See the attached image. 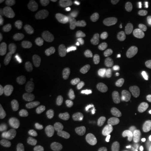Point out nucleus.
Returning <instances> with one entry per match:
<instances>
[{
	"mask_svg": "<svg viewBox=\"0 0 151 151\" xmlns=\"http://www.w3.org/2000/svg\"><path fill=\"white\" fill-rule=\"evenodd\" d=\"M6 24L11 29L21 30L25 26L22 16L16 11H10L5 15Z\"/></svg>",
	"mask_w": 151,
	"mask_h": 151,
	"instance_id": "obj_1",
	"label": "nucleus"
},
{
	"mask_svg": "<svg viewBox=\"0 0 151 151\" xmlns=\"http://www.w3.org/2000/svg\"><path fill=\"white\" fill-rule=\"evenodd\" d=\"M69 60L71 65L78 70H87L90 66V60L81 52L76 51L72 52Z\"/></svg>",
	"mask_w": 151,
	"mask_h": 151,
	"instance_id": "obj_2",
	"label": "nucleus"
},
{
	"mask_svg": "<svg viewBox=\"0 0 151 151\" xmlns=\"http://www.w3.org/2000/svg\"><path fill=\"white\" fill-rule=\"evenodd\" d=\"M81 20L78 17L72 16L65 18L59 24V29L62 32H70L80 27Z\"/></svg>",
	"mask_w": 151,
	"mask_h": 151,
	"instance_id": "obj_3",
	"label": "nucleus"
},
{
	"mask_svg": "<svg viewBox=\"0 0 151 151\" xmlns=\"http://www.w3.org/2000/svg\"><path fill=\"white\" fill-rule=\"evenodd\" d=\"M92 29L98 37L104 39H111L115 35L113 27L101 22H96L92 24Z\"/></svg>",
	"mask_w": 151,
	"mask_h": 151,
	"instance_id": "obj_4",
	"label": "nucleus"
},
{
	"mask_svg": "<svg viewBox=\"0 0 151 151\" xmlns=\"http://www.w3.org/2000/svg\"><path fill=\"white\" fill-rule=\"evenodd\" d=\"M46 13L50 18L59 19L63 16L64 8L59 1L52 0L46 7Z\"/></svg>",
	"mask_w": 151,
	"mask_h": 151,
	"instance_id": "obj_5",
	"label": "nucleus"
},
{
	"mask_svg": "<svg viewBox=\"0 0 151 151\" xmlns=\"http://www.w3.org/2000/svg\"><path fill=\"white\" fill-rule=\"evenodd\" d=\"M97 86L100 94H104V95L108 94L112 88L111 81L108 76L105 73L100 75L97 79Z\"/></svg>",
	"mask_w": 151,
	"mask_h": 151,
	"instance_id": "obj_6",
	"label": "nucleus"
},
{
	"mask_svg": "<svg viewBox=\"0 0 151 151\" xmlns=\"http://www.w3.org/2000/svg\"><path fill=\"white\" fill-rule=\"evenodd\" d=\"M54 99L55 106L58 111H60V112H64V111L67 110L69 99H68L67 95L65 92L62 91H57L55 93Z\"/></svg>",
	"mask_w": 151,
	"mask_h": 151,
	"instance_id": "obj_7",
	"label": "nucleus"
},
{
	"mask_svg": "<svg viewBox=\"0 0 151 151\" xmlns=\"http://www.w3.org/2000/svg\"><path fill=\"white\" fill-rule=\"evenodd\" d=\"M121 6L120 2L118 0H100L99 7L100 10L104 13H109L120 9Z\"/></svg>",
	"mask_w": 151,
	"mask_h": 151,
	"instance_id": "obj_8",
	"label": "nucleus"
},
{
	"mask_svg": "<svg viewBox=\"0 0 151 151\" xmlns=\"http://www.w3.org/2000/svg\"><path fill=\"white\" fill-rule=\"evenodd\" d=\"M11 74L9 71H4L0 76V92H8L11 88Z\"/></svg>",
	"mask_w": 151,
	"mask_h": 151,
	"instance_id": "obj_9",
	"label": "nucleus"
},
{
	"mask_svg": "<svg viewBox=\"0 0 151 151\" xmlns=\"http://www.w3.org/2000/svg\"><path fill=\"white\" fill-rule=\"evenodd\" d=\"M117 120V115L115 113H109L106 116H105L104 118V128L106 132L108 133H111L115 129L116 127Z\"/></svg>",
	"mask_w": 151,
	"mask_h": 151,
	"instance_id": "obj_10",
	"label": "nucleus"
},
{
	"mask_svg": "<svg viewBox=\"0 0 151 151\" xmlns=\"http://www.w3.org/2000/svg\"><path fill=\"white\" fill-rule=\"evenodd\" d=\"M57 148V139L53 135H48L45 138L43 142V151H55Z\"/></svg>",
	"mask_w": 151,
	"mask_h": 151,
	"instance_id": "obj_11",
	"label": "nucleus"
},
{
	"mask_svg": "<svg viewBox=\"0 0 151 151\" xmlns=\"http://www.w3.org/2000/svg\"><path fill=\"white\" fill-rule=\"evenodd\" d=\"M40 48L43 53L49 58H52L57 54V49L53 44L49 41H43L41 43Z\"/></svg>",
	"mask_w": 151,
	"mask_h": 151,
	"instance_id": "obj_12",
	"label": "nucleus"
},
{
	"mask_svg": "<svg viewBox=\"0 0 151 151\" xmlns=\"http://www.w3.org/2000/svg\"><path fill=\"white\" fill-rule=\"evenodd\" d=\"M116 46L117 48L120 50L125 48L127 44V32L124 30H118L116 33Z\"/></svg>",
	"mask_w": 151,
	"mask_h": 151,
	"instance_id": "obj_13",
	"label": "nucleus"
},
{
	"mask_svg": "<svg viewBox=\"0 0 151 151\" xmlns=\"http://www.w3.org/2000/svg\"><path fill=\"white\" fill-rule=\"evenodd\" d=\"M20 89L18 87H14L13 90H11L6 101V106L9 109H12L15 106L18 99L19 95H20Z\"/></svg>",
	"mask_w": 151,
	"mask_h": 151,
	"instance_id": "obj_14",
	"label": "nucleus"
},
{
	"mask_svg": "<svg viewBox=\"0 0 151 151\" xmlns=\"http://www.w3.org/2000/svg\"><path fill=\"white\" fill-rule=\"evenodd\" d=\"M92 86V82L91 79L89 78H86L82 81H78L75 85V89L78 93H83L84 92L90 90Z\"/></svg>",
	"mask_w": 151,
	"mask_h": 151,
	"instance_id": "obj_15",
	"label": "nucleus"
},
{
	"mask_svg": "<svg viewBox=\"0 0 151 151\" xmlns=\"http://www.w3.org/2000/svg\"><path fill=\"white\" fill-rule=\"evenodd\" d=\"M28 137L31 140L37 141L42 138L43 135V130L40 126H35L31 127L27 132Z\"/></svg>",
	"mask_w": 151,
	"mask_h": 151,
	"instance_id": "obj_16",
	"label": "nucleus"
},
{
	"mask_svg": "<svg viewBox=\"0 0 151 151\" xmlns=\"http://www.w3.org/2000/svg\"><path fill=\"white\" fill-rule=\"evenodd\" d=\"M36 76L41 81H50L53 78V72L49 69L39 68L36 71Z\"/></svg>",
	"mask_w": 151,
	"mask_h": 151,
	"instance_id": "obj_17",
	"label": "nucleus"
},
{
	"mask_svg": "<svg viewBox=\"0 0 151 151\" xmlns=\"http://www.w3.org/2000/svg\"><path fill=\"white\" fill-rule=\"evenodd\" d=\"M14 81L15 84H16V87H18V88H20V90H23L26 86H27L28 81L27 75L23 72L17 73L15 75Z\"/></svg>",
	"mask_w": 151,
	"mask_h": 151,
	"instance_id": "obj_18",
	"label": "nucleus"
},
{
	"mask_svg": "<svg viewBox=\"0 0 151 151\" xmlns=\"http://www.w3.org/2000/svg\"><path fill=\"white\" fill-rule=\"evenodd\" d=\"M41 59L37 55H28L24 58L22 61V65L24 67L32 68L40 63Z\"/></svg>",
	"mask_w": 151,
	"mask_h": 151,
	"instance_id": "obj_19",
	"label": "nucleus"
},
{
	"mask_svg": "<svg viewBox=\"0 0 151 151\" xmlns=\"http://www.w3.org/2000/svg\"><path fill=\"white\" fill-rule=\"evenodd\" d=\"M41 112L43 116L47 120H52L55 117V111L51 104L46 102L44 103L41 107Z\"/></svg>",
	"mask_w": 151,
	"mask_h": 151,
	"instance_id": "obj_20",
	"label": "nucleus"
},
{
	"mask_svg": "<svg viewBox=\"0 0 151 151\" xmlns=\"http://www.w3.org/2000/svg\"><path fill=\"white\" fill-rule=\"evenodd\" d=\"M150 114V109L149 108H143L141 109L140 111H138L137 113H135V115L134 116L133 118L136 122H139V123H141L143 122L147 118H148V116Z\"/></svg>",
	"mask_w": 151,
	"mask_h": 151,
	"instance_id": "obj_21",
	"label": "nucleus"
},
{
	"mask_svg": "<svg viewBox=\"0 0 151 151\" xmlns=\"http://www.w3.org/2000/svg\"><path fill=\"white\" fill-rule=\"evenodd\" d=\"M59 71L60 74L63 76L68 77L72 74L73 67L72 65H70L68 62H63L59 67Z\"/></svg>",
	"mask_w": 151,
	"mask_h": 151,
	"instance_id": "obj_22",
	"label": "nucleus"
},
{
	"mask_svg": "<svg viewBox=\"0 0 151 151\" xmlns=\"http://www.w3.org/2000/svg\"><path fill=\"white\" fill-rule=\"evenodd\" d=\"M144 41V39L142 35L140 34H137V35H130L127 37V43L128 44H134V45H141L142 44Z\"/></svg>",
	"mask_w": 151,
	"mask_h": 151,
	"instance_id": "obj_23",
	"label": "nucleus"
},
{
	"mask_svg": "<svg viewBox=\"0 0 151 151\" xmlns=\"http://www.w3.org/2000/svg\"><path fill=\"white\" fill-rule=\"evenodd\" d=\"M19 48V41L16 39L9 41L5 45L4 49L8 53H14Z\"/></svg>",
	"mask_w": 151,
	"mask_h": 151,
	"instance_id": "obj_24",
	"label": "nucleus"
},
{
	"mask_svg": "<svg viewBox=\"0 0 151 151\" xmlns=\"http://www.w3.org/2000/svg\"><path fill=\"white\" fill-rule=\"evenodd\" d=\"M126 59H127V62H129V63H137V62L142 61L143 58L137 52L129 51L128 52Z\"/></svg>",
	"mask_w": 151,
	"mask_h": 151,
	"instance_id": "obj_25",
	"label": "nucleus"
},
{
	"mask_svg": "<svg viewBox=\"0 0 151 151\" xmlns=\"http://www.w3.org/2000/svg\"><path fill=\"white\" fill-rule=\"evenodd\" d=\"M26 5V1L24 0H11L9 1V6L13 11H18L23 9Z\"/></svg>",
	"mask_w": 151,
	"mask_h": 151,
	"instance_id": "obj_26",
	"label": "nucleus"
},
{
	"mask_svg": "<svg viewBox=\"0 0 151 151\" xmlns=\"http://www.w3.org/2000/svg\"><path fill=\"white\" fill-rule=\"evenodd\" d=\"M37 41H38L37 37L35 35H34V34L28 35L27 37H25V39H24L25 44L32 49H34L36 46H37Z\"/></svg>",
	"mask_w": 151,
	"mask_h": 151,
	"instance_id": "obj_27",
	"label": "nucleus"
},
{
	"mask_svg": "<svg viewBox=\"0 0 151 151\" xmlns=\"http://www.w3.org/2000/svg\"><path fill=\"white\" fill-rule=\"evenodd\" d=\"M134 137V132L132 130H125V131L120 132L118 135L119 141L122 142H125L128 140H130Z\"/></svg>",
	"mask_w": 151,
	"mask_h": 151,
	"instance_id": "obj_28",
	"label": "nucleus"
},
{
	"mask_svg": "<svg viewBox=\"0 0 151 151\" xmlns=\"http://www.w3.org/2000/svg\"><path fill=\"white\" fill-rule=\"evenodd\" d=\"M7 151H22V146L18 141H11L6 146Z\"/></svg>",
	"mask_w": 151,
	"mask_h": 151,
	"instance_id": "obj_29",
	"label": "nucleus"
},
{
	"mask_svg": "<svg viewBox=\"0 0 151 151\" xmlns=\"http://www.w3.org/2000/svg\"><path fill=\"white\" fill-rule=\"evenodd\" d=\"M67 3L69 9L73 11L78 10L83 5V1L81 0H67Z\"/></svg>",
	"mask_w": 151,
	"mask_h": 151,
	"instance_id": "obj_30",
	"label": "nucleus"
},
{
	"mask_svg": "<svg viewBox=\"0 0 151 151\" xmlns=\"http://www.w3.org/2000/svg\"><path fill=\"white\" fill-rule=\"evenodd\" d=\"M141 141V139L139 136H134L133 137L130 139L129 143H128V147L129 149H134L137 147L138 145L140 143Z\"/></svg>",
	"mask_w": 151,
	"mask_h": 151,
	"instance_id": "obj_31",
	"label": "nucleus"
},
{
	"mask_svg": "<svg viewBox=\"0 0 151 151\" xmlns=\"http://www.w3.org/2000/svg\"><path fill=\"white\" fill-rule=\"evenodd\" d=\"M128 82V80L125 77H118V78L113 79L111 81V86L112 88H115V87L118 86V85H123L127 83Z\"/></svg>",
	"mask_w": 151,
	"mask_h": 151,
	"instance_id": "obj_32",
	"label": "nucleus"
},
{
	"mask_svg": "<svg viewBox=\"0 0 151 151\" xmlns=\"http://www.w3.org/2000/svg\"><path fill=\"white\" fill-rule=\"evenodd\" d=\"M141 92L145 96H151V84L145 83L141 87Z\"/></svg>",
	"mask_w": 151,
	"mask_h": 151,
	"instance_id": "obj_33",
	"label": "nucleus"
},
{
	"mask_svg": "<svg viewBox=\"0 0 151 151\" xmlns=\"http://www.w3.org/2000/svg\"><path fill=\"white\" fill-rule=\"evenodd\" d=\"M24 96H25L27 99L29 101V102L32 105H35L37 103V99H36L35 96H34V94H32V92L30 91V90H27V91L25 92V94H24Z\"/></svg>",
	"mask_w": 151,
	"mask_h": 151,
	"instance_id": "obj_34",
	"label": "nucleus"
},
{
	"mask_svg": "<svg viewBox=\"0 0 151 151\" xmlns=\"http://www.w3.org/2000/svg\"><path fill=\"white\" fill-rule=\"evenodd\" d=\"M130 23V21L128 19H122V20H120V21L118 22L117 23V25H118V27H120L122 30H124L129 27Z\"/></svg>",
	"mask_w": 151,
	"mask_h": 151,
	"instance_id": "obj_35",
	"label": "nucleus"
},
{
	"mask_svg": "<svg viewBox=\"0 0 151 151\" xmlns=\"http://www.w3.org/2000/svg\"><path fill=\"white\" fill-rule=\"evenodd\" d=\"M129 68L136 75H139L141 72V68L137 63H130L129 65Z\"/></svg>",
	"mask_w": 151,
	"mask_h": 151,
	"instance_id": "obj_36",
	"label": "nucleus"
},
{
	"mask_svg": "<svg viewBox=\"0 0 151 151\" xmlns=\"http://www.w3.org/2000/svg\"><path fill=\"white\" fill-rule=\"evenodd\" d=\"M6 38V32L5 31L4 28L0 26V41L1 42L4 41Z\"/></svg>",
	"mask_w": 151,
	"mask_h": 151,
	"instance_id": "obj_37",
	"label": "nucleus"
},
{
	"mask_svg": "<svg viewBox=\"0 0 151 151\" xmlns=\"http://www.w3.org/2000/svg\"><path fill=\"white\" fill-rule=\"evenodd\" d=\"M0 22H1V27H5L6 24V18H5V15L1 14L0 16Z\"/></svg>",
	"mask_w": 151,
	"mask_h": 151,
	"instance_id": "obj_38",
	"label": "nucleus"
},
{
	"mask_svg": "<svg viewBox=\"0 0 151 151\" xmlns=\"http://www.w3.org/2000/svg\"><path fill=\"white\" fill-rule=\"evenodd\" d=\"M124 6H126L128 9H132V8H133V4L129 2V1H124Z\"/></svg>",
	"mask_w": 151,
	"mask_h": 151,
	"instance_id": "obj_39",
	"label": "nucleus"
},
{
	"mask_svg": "<svg viewBox=\"0 0 151 151\" xmlns=\"http://www.w3.org/2000/svg\"><path fill=\"white\" fill-rule=\"evenodd\" d=\"M0 151H7L6 146H5L4 143L2 141L0 142Z\"/></svg>",
	"mask_w": 151,
	"mask_h": 151,
	"instance_id": "obj_40",
	"label": "nucleus"
},
{
	"mask_svg": "<svg viewBox=\"0 0 151 151\" xmlns=\"http://www.w3.org/2000/svg\"><path fill=\"white\" fill-rule=\"evenodd\" d=\"M4 65V59L2 55H0V69H2Z\"/></svg>",
	"mask_w": 151,
	"mask_h": 151,
	"instance_id": "obj_41",
	"label": "nucleus"
},
{
	"mask_svg": "<svg viewBox=\"0 0 151 151\" xmlns=\"http://www.w3.org/2000/svg\"><path fill=\"white\" fill-rule=\"evenodd\" d=\"M118 14H117L116 12H112V13H111L110 14H109V16H110V18H113V19L116 18L117 17H118Z\"/></svg>",
	"mask_w": 151,
	"mask_h": 151,
	"instance_id": "obj_42",
	"label": "nucleus"
},
{
	"mask_svg": "<svg viewBox=\"0 0 151 151\" xmlns=\"http://www.w3.org/2000/svg\"><path fill=\"white\" fill-rule=\"evenodd\" d=\"M127 75L129 76H132L133 75V71H132L131 69H129L127 72Z\"/></svg>",
	"mask_w": 151,
	"mask_h": 151,
	"instance_id": "obj_43",
	"label": "nucleus"
},
{
	"mask_svg": "<svg viewBox=\"0 0 151 151\" xmlns=\"http://www.w3.org/2000/svg\"><path fill=\"white\" fill-rule=\"evenodd\" d=\"M6 2H7L6 0H1V1H0V5L2 6L3 4H4Z\"/></svg>",
	"mask_w": 151,
	"mask_h": 151,
	"instance_id": "obj_44",
	"label": "nucleus"
},
{
	"mask_svg": "<svg viewBox=\"0 0 151 151\" xmlns=\"http://www.w3.org/2000/svg\"><path fill=\"white\" fill-rule=\"evenodd\" d=\"M86 2H87V3H90V4H92V3H94V0H86Z\"/></svg>",
	"mask_w": 151,
	"mask_h": 151,
	"instance_id": "obj_45",
	"label": "nucleus"
},
{
	"mask_svg": "<svg viewBox=\"0 0 151 151\" xmlns=\"http://www.w3.org/2000/svg\"><path fill=\"white\" fill-rule=\"evenodd\" d=\"M138 151H151V150H146V149H144V150H138Z\"/></svg>",
	"mask_w": 151,
	"mask_h": 151,
	"instance_id": "obj_46",
	"label": "nucleus"
},
{
	"mask_svg": "<svg viewBox=\"0 0 151 151\" xmlns=\"http://www.w3.org/2000/svg\"><path fill=\"white\" fill-rule=\"evenodd\" d=\"M116 151H122V150L121 149H120V148H117V149H116Z\"/></svg>",
	"mask_w": 151,
	"mask_h": 151,
	"instance_id": "obj_47",
	"label": "nucleus"
},
{
	"mask_svg": "<svg viewBox=\"0 0 151 151\" xmlns=\"http://www.w3.org/2000/svg\"><path fill=\"white\" fill-rule=\"evenodd\" d=\"M54 134H55V132L51 131V135H54Z\"/></svg>",
	"mask_w": 151,
	"mask_h": 151,
	"instance_id": "obj_48",
	"label": "nucleus"
},
{
	"mask_svg": "<svg viewBox=\"0 0 151 151\" xmlns=\"http://www.w3.org/2000/svg\"><path fill=\"white\" fill-rule=\"evenodd\" d=\"M150 32H151V29H150Z\"/></svg>",
	"mask_w": 151,
	"mask_h": 151,
	"instance_id": "obj_49",
	"label": "nucleus"
}]
</instances>
